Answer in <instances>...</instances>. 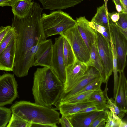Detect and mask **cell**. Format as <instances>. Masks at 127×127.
<instances>
[{
	"instance_id": "3",
	"label": "cell",
	"mask_w": 127,
	"mask_h": 127,
	"mask_svg": "<svg viewBox=\"0 0 127 127\" xmlns=\"http://www.w3.org/2000/svg\"><path fill=\"white\" fill-rule=\"evenodd\" d=\"M12 113L31 123L57 127L59 124V113L51 107L25 101L17 102L10 108Z\"/></svg>"
},
{
	"instance_id": "40",
	"label": "cell",
	"mask_w": 127,
	"mask_h": 127,
	"mask_svg": "<svg viewBox=\"0 0 127 127\" xmlns=\"http://www.w3.org/2000/svg\"><path fill=\"white\" fill-rule=\"evenodd\" d=\"M122 7L123 12L127 13V0H119Z\"/></svg>"
},
{
	"instance_id": "10",
	"label": "cell",
	"mask_w": 127,
	"mask_h": 127,
	"mask_svg": "<svg viewBox=\"0 0 127 127\" xmlns=\"http://www.w3.org/2000/svg\"><path fill=\"white\" fill-rule=\"evenodd\" d=\"M97 32L96 42L98 52L103 64L108 82L113 72V55L110 42Z\"/></svg>"
},
{
	"instance_id": "18",
	"label": "cell",
	"mask_w": 127,
	"mask_h": 127,
	"mask_svg": "<svg viewBox=\"0 0 127 127\" xmlns=\"http://www.w3.org/2000/svg\"><path fill=\"white\" fill-rule=\"evenodd\" d=\"M85 0H38L43 9L61 10L74 7Z\"/></svg>"
},
{
	"instance_id": "15",
	"label": "cell",
	"mask_w": 127,
	"mask_h": 127,
	"mask_svg": "<svg viewBox=\"0 0 127 127\" xmlns=\"http://www.w3.org/2000/svg\"><path fill=\"white\" fill-rule=\"evenodd\" d=\"M119 81L115 101L121 110L127 111V81L124 71L119 72Z\"/></svg>"
},
{
	"instance_id": "43",
	"label": "cell",
	"mask_w": 127,
	"mask_h": 127,
	"mask_svg": "<svg viewBox=\"0 0 127 127\" xmlns=\"http://www.w3.org/2000/svg\"><path fill=\"white\" fill-rule=\"evenodd\" d=\"M115 4H118L121 5L119 0H112Z\"/></svg>"
},
{
	"instance_id": "41",
	"label": "cell",
	"mask_w": 127,
	"mask_h": 127,
	"mask_svg": "<svg viewBox=\"0 0 127 127\" xmlns=\"http://www.w3.org/2000/svg\"><path fill=\"white\" fill-rule=\"evenodd\" d=\"M115 5L116 9L118 13H119L123 12V8L121 5L118 4H116Z\"/></svg>"
},
{
	"instance_id": "11",
	"label": "cell",
	"mask_w": 127,
	"mask_h": 127,
	"mask_svg": "<svg viewBox=\"0 0 127 127\" xmlns=\"http://www.w3.org/2000/svg\"><path fill=\"white\" fill-rule=\"evenodd\" d=\"M53 44L51 39L41 42L35 55L33 66L51 67Z\"/></svg>"
},
{
	"instance_id": "13",
	"label": "cell",
	"mask_w": 127,
	"mask_h": 127,
	"mask_svg": "<svg viewBox=\"0 0 127 127\" xmlns=\"http://www.w3.org/2000/svg\"><path fill=\"white\" fill-rule=\"evenodd\" d=\"M76 20L78 31L90 53L92 44L96 41V31L90 26L89 21L85 16L77 18Z\"/></svg>"
},
{
	"instance_id": "31",
	"label": "cell",
	"mask_w": 127,
	"mask_h": 127,
	"mask_svg": "<svg viewBox=\"0 0 127 127\" xmlns=\"http://www.w3.org/2000/svg\"><path fill=\"white\" fill-rule=\"evenodd\" d=\"M120 17L115 23L126 38L127 39V13H119Z\"/></svg>"
},
{
	"instance_id": "36",
	"label": "cell",
	"mask_w": 127,
	"mask_h": 127,
	"mask_svg": "<svg viewBox=\"0 0 127 127\" xmlns=\"http://www.w3.org/2000/svg\"><path fill=\"white\" fill-rule=\"evenodd\" d=\"M11 27V26L9 25L0 27V44Z\"/></svg>"
},
{
	"instance_id": "29",
	"label": "cell",
	"mask_w": 127,
	"mask_h": 127,
	"mask_svg": "<svg viewBox=\"0 0 127 127\" xmlns=\"http://www.w3.org/2000/svg\"><path fill=\"white\" fill-rule=\"evenodd\" d=\"M7 127H30L31 123L28 122L12 113Z\"/></svg>"
},
{
	"instance_id": "9",
	"label": "cell",
	"mask_w": 127,
	"mask_h": 127,
	"mask_svg": "<svg viewBox=\"0 0 127 127\" xmlns=\"http://www.w3.org/2000/svg\"><path fill=\"white\" fill-rule=\"evenodd\" d=\"M89 67L86 63L77 59L74 63L66 67V78L63 93H67L71 91L82 78Z\"/></svg>"
},
{
	"instance_id": "23",
	"label": "cell",
	"mask_w": 127,
	"mask_h": 127,
	"mask_svg": "<svg viewBox=\"0 0 127 127\" xmlns=\"http://www.w3.org/2000/svg\"><path fill=\"white\" fill-rule=\"evenodd\" d=\"M64 38L63 54L65 65L66 67L74 63L76 59L69 43Z\"/></svg>"
},
{
	"instance_id": "28",
	"label": "cell",
	"mask_w": 127,
	"mask_h": 127,
	"mask_svg": "<svg viewBox=\"0 0 127 127\" xmlns=\"http://www.w3.org/2000/svg\"><path fill=\"white\" fill-rule=\"evenodd\" d=\"M89 24L90 27L101 34L108 42H110L111 38L110 27L107 28L94 22L90 21Z\"/></svg>"
},
{
	"instance_id": "37",
	"label": "cell",
	"mask_w": 127,
	"mask_h": 127,
	"mask_svg": "<svg viewBox=\"0 0 127 127\" xmlns=\"http://www.w3.org/2000/svg\"><path fill=\"white\" fill-rule=\"evenodd\" d=\"M97 107L95 106H93L86 107L77 113H86L94 111H100Z\"/></svg>"
},
{
	"instance_id": "12",
	"label": "cell",
	"mask_w": 127,
	"mask_h": 127,
	"mask_svg": "<svg viewBox=\"0 0 127 127\" xmlns=\"http://www.w3.org/2000/svg\"><path fill=\"white\" fill-rule=\"evenodd\" d=\"M101 77L98 71L93 67H89L86 72L73 88L67 93H63L59 102H62L74 95L90 83Z\"/></svg>"
},
{
	"instance_id": "32",
	"label": "cell",
	"mask_w": 127,
	"mask_h": 127,
	"mask_svg": "<svg viewBox=\"0 0 127 127\" xmlns=\"http://www.w3.org/2000/svg\"><path fill=\"white\" fill-rule=\"evenodd\" d=\"M103 83L102 79L100 77L89 83L75 95L89 91L101 90Z\"/></svg>"
},
{
	"instance_id": "14",
	"label": "cell",
	"mask_w": 127,
	"mask_h": 127,
	"mask_svg": "<svg viewBox=\"0 0 127 127\" xmlns=\"http://www.w3.org/2000/svg\"><path fill=\"white\" fill-rule=\"evenodd\" d=\"M15 52V36L6 48L0 54V70L13 71Z\"/></svg>"
},
{
	"instance_id": "24",
	"label": "cell",
	"mask_w": 127,
	"mask_h": 127,
	"mask_svg": "<svg viewBox=\"0 0 127 127\" xmlns=\"http://www.w3.org/2000/svg\"><path fill=\"white\" fill-rule=\"evenodd\" d=\"M106 84V86L104 90L103 91L105 96L107 99L106 106V108L109 109L112 112L115 113L121 119L125 115V113L122 111L115 103L114 100L111 98H109L107 95V84Z\"/></svg>"
},
{
	"instance_id": "17",
	"label": "cell",
	"mask_w": 127,
	"mask_h": 127,
	"mask_svg": "<svg viewBox=\"0 0 127 127\" xmlns=\"http://www.w3.org/2000/svg\"><path fill=\"white\" fill-rule=\"evenodd\" d=\"M86 63L89 67H93L98 71L103 83H108L106 81L104 68L98 52L96 41L92 46L89 59Z\"/></svg>"
},
{
	"instance_id": "2",
	"label": "cell",
	"mask_w": 127,
	"mask_h": 127,
	"mask_svg": "<svg viewBox=\"0 0 127 127\" xmlns=\"http://www.w3.org/2000/svg\"><path fill=\"white\" fill-rule=\"evenodd\" d=\"M32 89L35 103L47 107L56 106L64 91V84L52 69L37 68L34 74Z\"/></svg>"
},
{
	"instance_id": "30",
	"label": "cell",
	"mask_w": 127,
	"mask_h": 127,
	"mask_svg": "<svg viewBox=\"0 0 127 127\" xmlns=\"http://www.w3.org/2000/svg\"><path fill=\"white\" fill-rule=\"evenodd\" d=\"M12 114L10 109L0 106V127H6Z\"/></svg>"
},
{
	"instance_id": "8",
	"label": "cell",
	"mask_w": 127,
	"mask_h": 127,
	"mask_svg": "<svg viewBox=\"0 0 127 127\" xmlns=\"http://www.w3.org/2000/svg\"><path fill=\"white\" fill-rule=\"evenodd\" d=\"M64 38L60 35L55 38L53 46L51 68L64 84L66 78V67L63 54Z\"/></svg>"
},
{
	"instance_id": "5",
	"label": "cell",
	"mask_w": 127,
	"mask_h": 127,
	"mask_svg": "<svg viewBox=\"0 0 127 127\" xmlns=\"http://www.w3.org/2000/svg\"><path fill=\"white\" fill-rule=\"evenodd\" d=\"M71 46L76 59L85 63L89 60L90 52L78 31L76 24L60 34Z\"/></svg>"
},
{
	"instance_id": "27",
	"label": "cell",
	"mask_w": 127,
	"mask_h": 127,
	"mask_svg": "<svg viewBox=\"0 0 127 127\" xmlns=\"http://www.w3.org/2000/svg\"><path fill=\"white\" fill-rule=\"evenodd\" d=\"M94 91H89L76 95L62 102L59 103L73 104L89 101H88V99Z\"/></svg>"
},
{
	"instance_id": "42",
	"label": "cell",
	"mask_w": 127,
	"mask_h": 127,
	"mask_svg": "<svg viewBox=\"0 0 127 127\" xmlns=\"http://www.w3.org/2000/svg\"><path fill=\"white\" fill-rule=\"evenodd\" d=\"M127 123L126 121L122 120L119 127H127Z\"/></svg>"
},
{
	"instance_id": "38",
	"label": "cell",
	"mask_w": 127,
	"mask_h": 127,
	"mask_svg": "<svg viewBox=\"0 0 127 127\" xmlns=\"http://www.w3.org/2000/svg\"><path fill=\"white\" fill-rule=\"evenodd\" d=\"M108 15L112 21L114 23L118 20L120 17L119 13L117 12H108Z\"/></svg>"
},
{
	"instance_id": "26",
	"label": "cell",
	"mask_w": 127,
	"mask_h": 127,
	"mask_svg": "<svg viewBox=\"0 0 127 127\" xmlns=\"http://www.w3.org/2000/svg\"><path fill=\"white\" fill-rule=\"evenodd\" d=\"M104 111L106 116L105 127H119L122 119L108 109H106Z\"/></svg>"
},
{
	"instance_id": "4",
	"label": "cell",
	"mask_w": 127,
	"mask_h": 127,
	"mask_svg": "<svg viewBox=\"0 0 127 127\" xmlns=\"http://www.w3.org/2000/svg\"><path fill=\"white\" fill-rule=\"evenodd\" d=\"M42 19L44 32L47 37L60 35L76 24V20L68 14L61 10L53 11L49 14L44 13L42 14Z\"/></svg>"
},
{
	"instance_id": "19",
	"label": "cell",
	"mask_w": 127,
	"mask_h": 127,
	"mask_svg": "<svg viewBox=\"0 0 127 127\" xmlns=\"http://www.w3.org/2000/svg\"><path fill=\"white\" fill-rule=\"evenodd\" d=\"M94 105L96 106L94 102L86 101L73 104L59 103L56 106V109L59 111L61 115L68 116L76 113L86 107Z\"/></svg>"
},
{
	"instance_id": "16",
	"label": "cell",
	"mask_w": 127,
	"mask_h": 127,
	"mask_svg": "<svg viewBox=\"0 0 127 127\" xmlns=\"http://www.w3.org/2000/svg\"><path fill=\"white\" fill-rule=\"evenodd\" d=\"M103 111L76 113L67 116L73 127H89L92 121Z\"/></svg>"
},
{
	"instance_id": "34",
	"label": "cell",
	"mask_w": 127,
	"mask_h": 127,
	"mask_svg": "<svg viewBox=\"0 0 127 127\" xmlns=\"http://www.w3.org/2000/svg\"><path fill=\"white\" fill-rule=\"evenodd\" d=\"M106 116L105 111H103L92 122L89 127H97L103 121L106 120Z\"/></svg>"
},
{
	"instance_id": "7",
	"label": "cell",
	"mask_w": 127,
	"mask_h": 127,
	"mask_svg": "<svg viewBox=\"0 0 127 127\" xmlns=\"http://www.w3.org/2000/svg\"><path fill=\"white\" fill-rule=\"evenodd\" d=\"M18 85L14 75H0V106L11 104L18 97Z\"/></svg>"
},
{
	"instance_id": "20",
	"label": "cell",
	"mask_w": 127,
	"mask_h": 127,
	"mask_svg": "<svg viewBox=\"0 0 127 127\" xmlns=\"http://www.w3.org/2000/svg\"><path fill=\"white\" fill-rule=\"evenodd\" d=\"M34 2L31 0H16L12 6V10L14 16L22 18L29 13Z\"/></svg>"
},
{
	"instance_id": "6",
	"label": "cell",
	"mask_w": 127,
	"mask_h": 127,
	"mask_svg": "<svg viewBox=\"0 0 127 127\" xmlns=\"http://www.w3.org/2000/svg\"><path fill=\"white\" fill-rule=\"evenodd\" d=\"M112 41L116 53L118 72L124 71L127 64V39L120 31L115 23L110 24Z\"/></svg>"
},
{
	"instance_id": "33",
	"label": "cell",
	"mask_w": 127,
	"mask_h": 127,
	"mask_svg": "<svg viewBox=\"0 0 127 127\" xmlns=\"http://www.w3.org/2000/svg\"><path fill=\"white\" fill-rule=\"evenodd\" d=\"M15 36L14 29L11 26L10 29L0 44V54L6 48Z\"/></svg>"
},
{
	"instance_id": "21",
	"label": "cell",
	"mask_w": 127,
	"mask_h": 127,
	"mask_svg": "<svg viewBox=\"0 0 127 127\" xmlns=\"http://www.w3.org/2000/svg\"><path fill=\"white\" fill-rule=\"evenodd\" d=\"M105 4L97 8L96 13L91 21L109 28L110 24L111 21L108 15L107 7V1H105Z\"/></svg>"
},
{
	"instance_id": "39",
	"label": "cell",
	"mask_w": 127,
	"mask_h": 127,
	"mask_svg": "<svg viewBox=\"0 0 127 127\" xmlns=\"http://www.w3.org/2000/svg\"><path fill=\"white\" fill-rule=\"evenodd\" d=\"M16 0H0V6H12Z\"/></svg>"
},
{
	"instance_id": "22",
	"label": "cell",
	"mask_w": 127,
	"mask_h": 127,
	"mask_svg": "<svg viewBox=\"0 0 127 127\" xmlns=\"http://www.w3.org/2000/svg\"><path fill=\"white\" fill-rule=\"evenodd\" d=\"M88 101L95 102L96 106L100 111H104L107 109V99L103 91L101 90L93 91L88 98Z\"/></svg>"
},
{
	"instance_id": "1",
	"label": "cell",
	"mask_w": 127,
	"mask_h": 127,
	"mask_svg": "<svg viewBox=\"0 0 127 127\" xmlns=\"http://www.w3.org/2000/svg\"><path fill=\"white\" fill-rule=\"evenodd\" d=\"M42 9L38 2H34L26 17L20 18L14 16L11 26L14 29L15 39L14 74L19 68L28 51L46 39L42 19Z\"/></svg>"
},
{
	"instance_id": "35",
	"label": "cell",
	"mask_w": 127,
	"mask_h": 127,
	"mask_svg": "<svg viewBox=\"0 0 127 127\" xmlns=\"http://www.w3.org/2000/svg\"><path fill=\"white\" fill-rule=\"evenodd\" d=\"M62 116L60 118L59 124H60L62 127H73L67 116L61 115Z\"/></svg>"
},
{
	"instance_id": "25",
	"label": "cell",
	"mask_w": 127,
	"mask_h": 127,
	"mask_svg": "<svg viewBox=\"0 0 127 127\" xmlns=\"http://www.w3.org/2000/svg\"><path fill=\"white\" fill-rule=\"evenodd\" d=\"M110 43L113 55V72L114 79L113 96H115L116 94L119 81L118 71L117 69V60L116 52L111 37Z\"/></svg>"
}]
</instances>
